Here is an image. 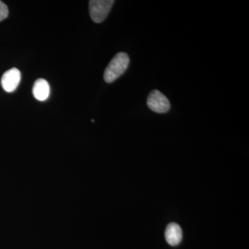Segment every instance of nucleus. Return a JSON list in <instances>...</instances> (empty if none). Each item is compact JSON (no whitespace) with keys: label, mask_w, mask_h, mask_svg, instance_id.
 Segmentation results:
<instances>
[{"label":"nucleus","mask_w":249,"mask_h":249,"mask_svg":"<svg viewBox=\"0 0 249 249\" xmlns=\"http://www.w3.org/2000/svg\"><path fill=\"white\" fill-rule=\"evenodd\" d=\"M129 63V58L127 53L120 52L116 54L105 70V81L107 83L115 81L127 70Z\"/></svg>","instance_id":"f257e3e1"},{"label":"nucleus","mask_w":249,"mask_h":249,"mask_svg":"<svg viewBox=\"0 0 249 249\" xmlns=\"http://www.w3.org/2000/svg\"><path fill=\"white\" fill-rule=\"evenodd\" d=\"M114 0H91L89 1L90 17L93 22L101 23L107 18L114 5Z\"/></svg>","instance_id":"f03ea898"},{"label":"nucleus","mask_w":249,"mask_h":249,"mask_svg":"<svg viewBox=\"0 0 249 249\" xmlns=\"http://www.w3.org/2000/svg\"><path fill=\"white\" fill-rule=\"evenodd\" d=\"M147 105L151 110L158 114H164L170 109L169 100L159 90H153L147 99Z\"/></svg>","instance_id":"7ed1b4c3"},{"label":"nucleus","mask_w":249,"mask_h":249,"mask_svg":"<svg viewBox=\"0 0 249 249\" xmlns=\"http://www.w3.org/2000/svg\"><path fill=\"white\" fill-rule=\"evenodd\" d=\"M20 80V71L17 68H12L5 72L1 77V87L6 92H13L17 89Z\"/></svg>","instance_id":"20e7f679"},{"label":"nucleus","mask_w":249,"mask_h":249,"mask_svg":"<svg viewBox=\"0 0 249 249\" xmlns=\"http://www.w3.org/2000/svg\"><path fill=\"white\" fill-rule=\"evenodd\" d=\"M182 230L179 225L176 223L168 224L165 229V237L166 242L170 246L178 245L182 240Z\"/></svg>","instance_id":"39448f33"},{"label":"nucleus","mask_w":249,"mask_h":249,"mask_svg":"<svg viewBox=\"0 0 249 249\" xmlns=\"http://www.w3.org/2000/svg\"><path fill=\"white\" fill-rule=\"evenodd\" d=\"M33 94L37 101H46L50 94V87L48 82L42 78L36 80L33 88Z\"/></svg>","instance_id":"423d86ee"},{"label":"nucleus","mask_w":249,"mask_h":249,"mask_svg":"<svg viewBox=\"0 0 249 249\" xmlns=\"http://www.w3.org/2000/svg\"><path fill=\"white\" fill-rule=\"evenodd\" d=\"M9 10L7 6L3 1H0V22L8 17Z\"/></svg>","instance_id":"0eeeda50"}]
</instances>
